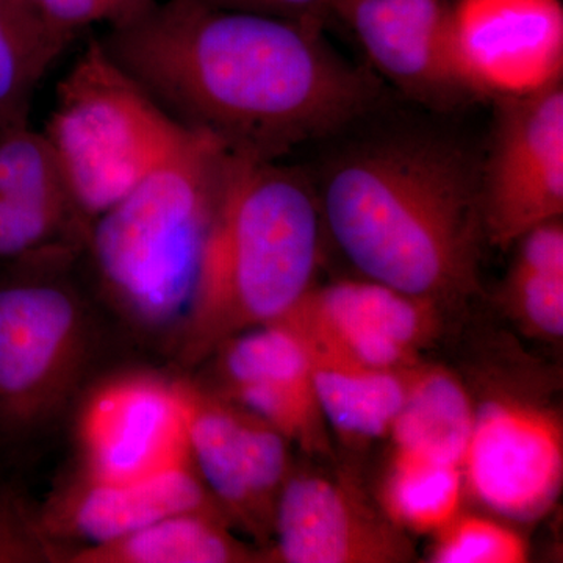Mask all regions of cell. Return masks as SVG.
<instances>
[{"instance_id":"8992f818","label":"cell","mask_w":563,"mask_h":563,"mask_svg":"<svg viewBox=\"0 0 563 563\" xmlns=\"http://www.w3.org/2000/svg\"><path fill=\"white\" fill-rule=\"evenodd\" d=\"M196 472L232 525L255 542L273 539L274 514L291 476V443L242 406L177 380Z\"/></svg>"},{"instance_id":"5b68a950","label":"cell","mask_w":563,"mask_h":563,"mask_svg":"<svg viewBox=\"0 0 563 563\" xmlns=\"http://www.w3.org/2000/svg\"><path fill=\"white\" fill-rule=\"evenodd\" d=\"M74 202L88 221L120 201L187 139L173 120L91 40L58 84L44 128Z\"/></svg>"},{"instance_id":"2e32d148","label":"cell","mask_w":563,"mask_h":563,"mask_svg":"<svg viewBox=\"0 0 563 563\" xmlns=\"http://www.w3.org/2000/svg\"><path fill=\"white\" fill-rule=\"evenodd\" d=\"M187 510L225 514L192 463L129 483H98L79 476L44 507L38 523L49 542L57 537L92 547Z\"/></svg>"},{"instance_id":"ba28073f","label":"cell","mask_w":563,"mask_h":563,"mask_svg":"<svg viewBox=\"0 0 563 563\" xmlns=\"http://www.w3.org/2000/svg\"><path fill=\"white\" fill-rule=\"evenodd\" d=\"M85 354L79 301L44 277L0 287V410L16 424L47 417L68 396Z\"/></svg>"},{"instance_id":"30bf717a","label":"cell","mask_w":563,"mask_h":563,"mask_svg":"<svg viewBox=\"0 0 563 563\" xmlns=\"http://www.w3.org/2000/svg\"><path fill=\"white\" fill-rule=\"evenodd\" d=\"M465 492L506 518L532 521L559 498L563 428L558 412L520 398L476 407L462 462Z\"/></svg>"},{"instance_id":"ac0fdd59","label":"cell","mask_w":563,"mask_h":563,"mask_svg":"<svg viewBox=\"0 0 563 563\" xmlns=\"http://www.w3.org/2000/svg\"><path fill=\"white\" fill-rule=\"evenodd\" d=\"M220 510H187L162 518L113 542L79 547L63 554L68 563H244L261 553L232 533Z\"/></svg>"},{"instance_id":"d4e9b609","label":"cell","mask_w":563,"mask_h":563,"mask_svg":"<svg viewBox=\"0 0 563 563\" xmlns=\"http://www.w3.org/2000/svg\"><path fill=\"white\" fill-rule=\"evenodd\" d=\"M90 222L0 195V258L20 261L47 247L84 244Z\"/></svg>"},{"instance_id":"6da1fadb","label":"cell","mask_w":563,"mask_h":563,"mask_svg":"<svg viewBox=\"0 0 563 563\" xmlns=\"http://www.w3.org/2000/svg\"><path fill=\"white\" fill-rule=\"evenodd\" d=\"M101 43L173 120L243 157L280 161L379 98L374 74L333 49L318 22L158 0Z\"/></svg>"},{"instance_id":"5bb4252c","label":"cell","mask_w":563,"mask_h":563,"mask_svg":"<svg viewBox=\"0 0 563 563\" xmlns=\"http://www.w3.org/2000/svg\"><path fill=\"white\" fill-rule=\"evenodd\" d=\"M374 73L413 101L451 110L473 99L451 40V0H333Z\"/></svg>"},{"instance_id":"9a60e30c","label":"cell","mask_w":563,"mask_h":563,"mask_svg":"<svg viewBox=\"0 0 563 563\" xmlns=\"http://www.w3.org/2000/svg\"><path fill=\"white\" fill-rule=\"evenodd\" d=\"M213 355L222 396L306 453H328V422L314 393L309 354L291 329L279 321L250 329L222 343Z\"/></svg>"},{"instance_id":"52a82bcc","label":"cell","mask_w":563,"mask_h":563,"mask_svg":"<svg viewBox=\"0 0 563 563\" xmlns=\"http://www.w3.org/2000/svg\"><path fill=\"white\" fill-rule=\"evenodd\" d=\"M495 131L479 165L485 240L512 247L563 217V85L496 101Z\"/></svg>"},{"instance_id":"f1b7e54d","label":"cell","mask_w":563,"mask_h":563,"mask_svg":"<svg viewBox=\"0 0 563 563\" xmlns=\"http://www.w3.org/2000/svg\"><path fill=\"white\" fill-rule=\"evenodd\" d=\"M27 2L32 3V5L36 9V2H38V0H27Z\"/></svg>"},{"instance_id":"7a4b0ae2","label":"cell","mask_w":563,"mask_h":563,"mask_svg":"<svg viewBox=\"0 0 563 563\" xmlns=\"http://www.w3.org/2000/svg\"><path fill=\"white\" fill-rule=\"evenodd\" d=\"M318 199L325 231L365 279L439 307L476 290L479 165L453 141L358 144L328 166Z\"/></svg>"},{"instance_id":"3957f363","label":"cell","mask_w":563,"mask_h":563,"mask_svg":"<svg viewBox=\"0 0 563 563\" xmlns=\"http://www.w3.org/2000/svg\"><path fill=\"white\" fill-rule=\"evenodd\" d=\"M322 232L318 192L301 172L229 152L181 320V361L196 365L290 312L314 285Z\"/></svg>"},{"instance_id":"4316f807","label":"cell","mask_w":563,"mask_h":563,"mask_svg":"<svg viewBox=\"0 0 563 563\" xmlns=\"http://www.w3.org/2000/svg\"><path fill=\"white\" fill-rule=\"evenodd\" d=\"M54 558L51 542L13 495L0 490V563L44 562Z\"/></svg>"},{"instance_id":"7c38bea8","label":"cell","mask_w":563,"mask_h":563,"mask_svg":"<svg viewBox=\"0 0 563 563\" xmlns=\"http://www.w3.org/2000/svg\"><path fill=\"white\" fill-rule=\"evenodd\" d=\"M277 321L347 361L404 369L420 362L418 354L435 336L439 306L363 277L313 285Z\"/></svg>"},{"instance_id":"44dd1931","label":"cell","mask_w":563,"mask_h":563,"mask_svg":"<svg viewBox=\"0 0 563 563\" xmlns=\"http://www.w3.org/2000/svg\"><path fill=\"white\" fill-rule=\"evenodd\" d=\"M66 47L27 0H0V135L27 124L36 87Z\"/></svg>"},{"instance_id":"83f0119b","label":"cell","mask_w":563,"mask_h":563,"mask_svg":"<svg viewBox=\"0 0 563 563\" xmlns=\"http://www.w3.org/2000/svg\"><path fill=\"white\" fill-rule=\"evenodd\" d=\"M202 2L222 10L324 24L325 18L331 16L333 0H202Z\"/></svg>"},{"instance_id":"e0dca14e","label":"cell","mask_w":563,"mask_h":563,"mask_svg":"<svg viewBox=\"0 0 563 563\" xmlns=\"http://www.w3.org/2000/svg\"><path fill=\"white\" fill-rule=\"evenodd\" d=\"M301 342L309 354L314 393L328 428L350 442L390 435L413 365L404 369L372 368Z\"/></svg>"},{"instance_id":"d6986e66","label":"cell","mask_w":563,"mask_h":563,"mask_svg":"<svg viewBox=\"0 0 563 563\" xmlns=\"http://www.w3.org/2000/svg\"><path fill=\"white\" fill-rule=\"evenodd\" d=\"M476 406L454 373L418 362L401 410L393 422L395 450L461 465L472 437Z\"/></svg>"},{"instance_id":"8fae6325","label":"cell","mask_w":563,"mask_h":563,"mask_svg":"<svg viewBox=\"0 0 563 563\" xmlns=\"http://www.w3.org/2000/svg\"><path fill=\"white\" fill-rule=\"evenodd\" d=\"M451 40L474 98H525L562 84V0H451Z\"/></svg>"},{"instance_id":"277c9868","label":"cell","mask_w":563,"mask_h":563,"mask_svg":"<svg viewBox=\"0 0 563 563\" xmlns=\"http://www.w3.org/2000/svg\"><path fill=\"white\" fill-rule=\"evenodd\" d=\"M228 157L220 141L191 131L90 222L85 244L103 290L143 324L184 320Z\"/></svg>"},{"instance_id":"4fadbf2b","label":"cell","mask_w":563,"mask_h":563,"mask_svg":"<svg viewBox=\"0 0 563 563\" xmlns=\"http://www.w3.org/2000/svg\"><path fill=\"white\" fill-rule=\"evenodd\" d=\"M269 558L285 563H406L407 532L343 477L295 472L277 501Z\"/></svg>"},{"instance_id":"7402d4cb","label":"cell","mask_w":563,"mask_h":563,"mask_svg":"<svg viewBox=\"0 0 563 563\" xmlns=\"http://www.w3.org/2000/svg\"><path fill=\"white\" fill-rule=\"evenodd\" d=\"M380 495V509L404 532L433 536L462 512V466L393 450Z\"/></svg>"},{"instance_id":"484cf974","label":"cell","mask_w":563,"mask_h":563,"mask_svg":"<svg viewBox=\"0 0 563 563\" xmlns=\"http://www.w3.org/2000/svg\"><path fill=\"white\" fill-rule=\"evenodd\" d=\"M158 0H38L36 10L44 24L68 46L85 29L106 24L109 29L143 16Z\"/></svg>"},{"instance_id":"ffe728a7","label":"cell","mask_w":563,"mask_h":563,"mask_svg":"<svg viewBox=\"0 0 563 563\" xmlns=\"http://www.w3.org/2000/svg\"><path fill=\"white\" fill-rule=\"evenodd\" d=\"M504 303L521 329L558 342L563 335V222L537 225L512 244Z\"/></svg>"},{"instance_id":"cb8c5ba5","label":"cell","mask_w":563,"mask_h":563,"mask_svg":"<svg viewBox=\"0 0 563 563\" xmlns=\"http://www.w3.org/2000/svg\"><path fill=\"white\" fill-rule=\"evenodd\" d=\"M529 547L517 529L484 515L459 514L433 533V563H525Z\"/></svg>"},{"instance_id":"603a6c76","label":"cell","mask_w":563,"mask_h":563,"mask_svg":"<svg viewBox=\"0 0 563 563\" xmlns=\"http://www.w3.org/2000/svg\"><path fill=\"white\" fill-rule=\"evenodd\" d=\"M0 195L88 221L74 202L46 133L35 131L29 122L0 135Z\"/></svg>"},{"instance_id":"9c48e42d","label":"cell","mask_w":563,"mask_h":563,"mask_svg":"<svg viewBox=\"0 0 563 563\" xmlns=\"http://www.w3.org/2000/svg\"><path fill=\"white\" fill-rule=\"evenodd\" d=\"M80 476L129 483L191 465L177 380L128 373L99 384L77 417Z\"/></svg>"}]
</instances>
